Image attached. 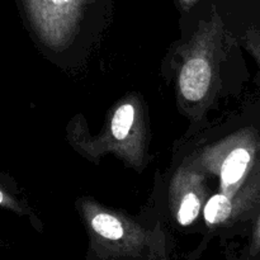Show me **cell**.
Returning <instances> with one entry per match:
<instances>
[{
    "mask_svg": "<svg viewBox=\"0 0 260 260\" xmlns=\"http://www.w3.org/2000/svg\"><path fill=\"white\" fill-rule=\"evenodd\" d=\"M90 228L96 238V245L113 243L126 235L123 222L111 213H96L90 220Z\"/></svg>",
    "mask_w": 260,
    "mask_h": 260,
    "instance_id": "277c9868",
    "label": "cell"
},
{
    "mask_svg": "<svg viewBox=\"0 0 260 260\" xmlns=\"http://www.w3.org/2000/svg\"><path fill=\"white\" fill-rule=\"evenodd\" d=\"M205 220L208 226H216L225 223L234 213V206L226 194H215L208 200L205 207Z\"/></svg>",
    "mask_w": 260,
    "mask_h": 260,
    "instance_id": "5b68a950",
    "label": "cell"
},
{
    "mask_svg": "<svg viewBox=\"0 0 260 260\" xmlns=\"http://www.w3.org/2000/svg\"><path fill=\"white\" fill-rule=\"evenodd\" d=\"M83 0H27L30 12L41 20L55 24L70 20L78 12Z\"/></svg>",
    "mask_w": 260,
    "mask_h": 260,
    "instance_id": "3957f363",
    "label": "cell"
},
{
    "mask_svg": "<svg viewBox=\"0 0 260 260\" xmlns=\"http://www.w3.org/2000/svg\"><path fill=\"white\" fill-rule=\"evenodd\" d=\"M260 253V215L258 221H256L255 229L253 233V240H251L250 246V255L255 256L256 254Z\"/></svg>",
    "mask_w": 260,
    "mask_h": 260,
    "instance_id": "ba28073f",
    "label": "cell"
},
{
    "mask_svg": "<svg viewBox=\"0 0 260 260\" xmlns=\"http://www.w3.org/2000/svg\"><path fill=\"white\" fill-rule=\"evenodd\" d=\"M212 71L208 61L202 57L188 60L182 68L179 85L182 94L188 101H200L208 91Z\"/></svg>",
    "mask_w": 260,
    "mask_h": 260,
    "instance_id": "7a4b0ae2",
    "label": "cell"
},
{
    "mask_svg": "<svg viewBox=\"0 0 260 260\" xmlns=\"http://www.w3.org/2000/svg\"><path fill=\"white\" fill-rule=\"evenodd\" d=\"M201 210V201L194 193H188L182 200V203L178 210V222L182 226H189L196 218Z\"/></svg>",
    "mask_w": 260,
    "mask_h": 260,
    "instance_id": "52a82bcc",
    "label": "cell"
},
{
    "mask_svg": "<svg viewBox=\"0 0 260 260\" xmlns=\"http://www.w3.org/2000/svg\"><path fill=\"white\" fill-rule=\"evenodd\" d=\"M255 150V137L244 135L228 152L221 164V183L226 192L233 194L234 189L243 182L253 164Z\"/></svg>",
    "mask_w": 260,
    "mask_h": 260,
    "instance_id": "6da1fadb",
    "label": "cell"
},
{
    "mask_svg": "<svg viewBox=\"0 0 260 260\" xmlns=\"http://www.w3.org/2000/svg\"><path fill=\"white\" fill-rule=\"evenodd\" d=\"M135 118V109L131 104H123L114 113L112 119V134L117 140H123L128 135Z\"/></svg>",
    "mask_w": 260,
    "mask_h": 260,
    "instance_id": "8992f818",
    "label": "cell"
},
{
    "mask_svg": "<svg viewBox=\"0 0 260 260\" xmlns=\"http://www.w3.org/2000/svg\"><path fill=\"white\" fill-rule=\"evenodd\" d=\"M250 42H251V47H253L254 50V53H255L256 58H258L260 63V32L254 33L253 37H250Z\"/></svg>",
    "mask_w": 260,
    "mask_h": 260,
    "instance_id": "9c48e42d",
    "label": "cell"
},
{
    "mask_svg": "<svg viewBox=\"0 0 260 260\" xmlns=\"http://www.w3.org/2000/svg\"><path fill=\"white\" fill-rule=\"evenodd\" d=\"M196 2H197V0H182L183 4H185V5H192L193 3H196Z\"/></svg>",
    "mask_w": 260,
    "mask_h": 260,
    "instance_id": "30bf717a",
    "label": "cell"
}]
</instances>
